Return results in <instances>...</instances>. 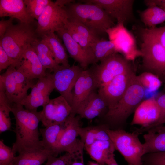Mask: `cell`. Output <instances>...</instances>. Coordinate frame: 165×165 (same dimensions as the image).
Instances as JSON below:
<instances>
[{"label": "cell", "mask_w": 165, "mask_h": 165, "mask_svg": "<svg viewBox=\"0 0 165 165\" xmlns=\"http://www.w3.org/2000/svg\"><path fill=\"white\" fill-rule=\"evenodd\" d=\"M83 70L78 65L69 67L59 65L50 76L55 89L66 100L71 107L73 92L75 82Z\"/></svg>", "instance_id": "8fae6325"}, {"label": "cell", "mask_w": 165, "mask_h": 165, "mask_svg": "<svg viewBox=\"0 0 165 165\" xmlns=\"http://www.w3.org/2000/svg\"><path fill=\"white\" fill-rule=\"evenodd\" d=\"M138 78L144 88L149 91L153 92L157 90L161 86L162 81L157 76L151 73L144 72Z\"/></svg>", "instance_id": "1f68e13d"}, {"label": "cell", "mask_w": 165, "mask_h": 165, "mask_svg": "<svg viewBox=\"0 0 165 165\" xmlns=\"http://www.w3.org/2000/svg\"><path fill=\"white\" fill-rule=\"evenodd\" d=\"M64 127V122L54 123L39 130L43 148L50 152L53 156L55 157V152L58 140Z\"/></svg>", "instance_id": "d4e9b609"}, {"label": "cell", "mask_w": 165, "mask_h": 165, "mask_svg": "<svg viewBox=\"0 0 165 165\" xmlns=\"http://www.w3.org/2000/svg\"><path fill=\"white\" fill-rule=\"evenodd\" d=\"M49 48L57 64L69 67L68 55L59 37L55 33L43 35L40 37Z\"/></svg>", "instance_id": "484cf974"}, {"label": "cell", "mask_w": 165, "mask_h": 165, "mask_svg": "<svg viewBox=\"0 0 165 165\" xmlns=\"http://www.w3.org/2000/svg\"><path fill=\"white\" fill-rule=\"evenodd\" d=\"M71 154H65L59 157L52 156L47 160L45 165H68Z\"/></svg>", "instance_id": "74e56055"}, {"label": "cell", "mask_w": 165, "mask_h": 165, "mask_svg": "<svg viewBox=\"0 0 165 165\" xmlns=\"http://www.w3.org/2000/svg\"><path fill=\"white\" fill-rule=\"evenodd\" d=\"M75 115L71 113L64 122L65 126L56 148L55 157L64 152L73 154L83 150L84 148L83 143L77 138L79 136L80 117Z\"/></svg>", "instance_id": "7c38bea8"}, {"label": "cell", "mask_w": 165, "mask_h": 165, "mask_svg": "<svg viewBox=\"0 0 165 165\" xmlns=\"http://www.w3.org/2000/svg\"><path fill=\"white\" fill-rule=\"evenodd\" d=\"M160 118V110L156 98L153 96L143 101L134 112L131 125L141 126L134 131L140 134L147 130L158 126Z\"/></svg>", "instance_id": "4fadbf2b"}, {"label": "cell", "mask_w": 165, "mask_h": 165, "mask_svg": "<svg viewBox=\"0 0 165 165\" xmlns=\"http://www.w3.org/2000/svg\"></svg>", "instance_id": "f907efd6"}, {"label": "cell", "mask_w": 165, "mask_h": 165, "mask_svg": "<svg viewBox=\"0 0 165 165\" xmlns=\"http://www.w3.org/2000/svg\"><path fill=\"white\" fill-rule=\"evenodd\" d=\"M90 51L93 64L101 61L114 53H118L111 41L101 38L91 45Z\"/></svg>", "instance_id": "f1b7e54d"}, {"label": "cell", "mask_w": 165, "mask_h": 165, "mask_svg": "<svg viewBox=\"0 0 165 165\" xmlns=\"http://www.w3.org/2000/svg\"><path fill=\"white\" fill-rule=\"evenodd\" d=\"M14 18H10L8 20H2L0 21V38H2L5 34L7 30L13 24Z\"/></svg>", "instance_id": "b9f144b4"}, {"label": "cell", "mask_w": 165, "mask_h": 165, "mask_svg": "<svg viewBox=\"0 0 165 165\" xmlns=\"http://www.w3.org/2000/svg\"><path fill=\"white\" fill-rule=\"evenodd\" d=\"M101 126H97L85 127H80L79 135L83 143L84 148L99 139Z\"/></svg>", "instance_id": "4dcf8cb0"}, {"label": "cell", "mask_w": 165, "mask_h": 165, "mask_svg": "<svg viewBox=\"0 0 165 165\" xmlns=\"http://www.w3.org/2000/svg\"><path fill=\"white\" fill-rule=\"evenodd\" d=\"M148 131H152L155 132H165V125H161L155 127H152L147 130L145 132Z\"/></svg>", "instance_id": "f6af8a7d"}, {"label": "cell", "mask_w": 165, "mask_h": 165, "mask_svg": "<svg viewBox=\"0 0 165 165\" xmlns=\"http://www.w3.org/2000/svg\"><path fill=\"white\" fill-rule=\"evenodd\" d=\"M54 89L50 73H48L46 76L38 79L32 87L31 93L20 104L26 109L37 111L38 107H43L48 103L50 94Z\"/></svg>", "instance_id": "2e32d148"}, {"label": "cell", "mask_w": 165, "mask_h": 165, "mask_svg": "<svg viewBox=\"0 0 165 165\" xmlns=\"http://www.w3.org/2000/svg\"><path fill=\"white\" fill-rule=\"evenodd\" d=\"M83 151L71 154L68 165H84Z\"/></svg>", "instance_id": "60d3db41"}, {"label": "cell", "mask_w": 165, "mask_h": 165, "mask_svg": "<svg viewBox=\"0 0 165 165\" xmlns=\"http://www.w3.org/2000/svg\"><path fill=\"white\" fill-rule=\"evenodd\" d=\"M69 19L65 7H61L51 1L39 17L36 31L39 37L57 32L64 28Z\"/></svg>", "instance_id": "9c48e42d"}, {"label": "cell", "mask_w": 165, "mask_h": 165, "mask_svg": "<svg viewBox=\"0 0 165 165\" xmlns=\"http://www.w3.org/2000/svg\"><path fill=\"white\" fill-rule=\"evenodd\" d=\"M15 68L31 80L44 77L48 73L31 45L26 50L22 61Z\"/></svg>", "instance_id": "d6986e66"}, {"label": "cell", "mask_w": 165, "mask_h": 165, "mask_svg": "<svg viewBox=\"0 0 165 165\" xmlns=\"http://www.w3.org/2000/svg\"><path fill=\"white\" fill-rule=\"evenodd\" d=\"M134 70L130 61L114 53L101 61L92 71L97 88L107 84L117 76Z\"/></svg>", "instance_id": "ba28073f"}, {"label": "cell", "mask_w": 165, "mask_h": 165, "mask_svg": "<svg viewBox=\"0 0 165 165\" xmlns=\"http://www.w3.org/2000/svg\"><path fill=\"white\" fill-rule=\"evenodd\" d=\"M142 42L141 68L143 72L152 73L164 82L165 48L156 39L140 32Z\"/></svg>", "instance_id": "8992f818"}, {"label": "cell", "mask_w": 165, "mask_h": 165, "mask_svg": "<svg viewBox=\"0 0 165 165\" xmlns=\"http://www.w3.org/2000/svg\"><path fill=\"white\" fill-rule=\"evenodd\" d=\"M108 108L103 98L94 91L88 97L78 110L76 114L80 118L91 119L100 115Z\"/></svg>", "instance_id": "7402d4cb"}, {"label": "cell", "mask_w": 165, "mask_h": 165, "mask_svg": "<svg viewBox=\"0 0 165 165\" xmlns=\"http://www.w3.org/2000/svg\"><path fill=\"white\" fill-rule=\"evenodd\" d=\"M86 3L95 4L103 9L118 24L124 25L134 21L133 12L134 0H86Z\"/></svg>", "instance_id": "9a60e30c"}, {"label": "cell", "mask_w": 165, "mask_h": 165, "mask_svg": "<svg viewBox=\"0 0 165 165\" xmlns=\"http://www.w3.org/2000/svg\"><path fill=\"white\" fill-rule=\"evenodd\" d=\"M11 105L3 91L0 89V133L10 129L11 127L10 112H11Z\"/></svg>", "instance_id": "f546056e"}, {"label": "cell", "mask_w": 165, "mask_h": 165, "mask_svg": "<svg viewBox=\"0 0 165 165\" xmlns=\"http://www.w3.org/2000/svg\"><path fill=\"white\" fill-rule=\"evenodd\" d=\"M96 88L92 71L83 70L78 77L73 88L71 105L72 113L76 114L79 108Z\"/></svg>", "instance_id": "ac0fdd59"}, {"label": "cell", "mask_w": 165, "mask_h": 165, "mask_svg": "<svg viewBox=\"0 0 165 165\" xmlns=\"http://www.w3.org/2000/svg\"><path fill=\"white\" fill-rule=\"evenodd\" d=\"M69 20L79 22L98 36L106 33L114 26L113 19L102 8L95 4L72 2L65 7Z\"/></svg>", "instance_id": "3957f363"}, {"label": "cell", "mask_w": 165, "mask_h": 165, "mask_svg": "<svg viewBox=\"0 0 165 165\" xmlns=\"http://www.w3.org/2000/svg\"><path fill=\"white\" fill-rule=\"evenodd\" d=\"M145 89L136 75L125 94L112 108L105 114L107 119L115 124L123 125L143 101Z\"/></svg>", "instance_id": "277c9868"}, {"label": "cell", "mask_w": 165, "mask_h": 165, "mask_svg": "<svg viewBox=\"0 0 165 165\" xmlns=\"http://www.w3.org/2000/svg\"><path fill=\"white\" fill-rule=\"evenodd\" d=\"M72 112V108L66 100L60 95L50 99L41 111V120L46 127L54 123H64Z\"/></svg>", "instance_id": "e0dca14e"}, {"label": "cell", "mask_w": 165, "mask_h": 165, "mask_svg": "<svg viewBox=\"0 0 165 165\" xmlns=\"http://www.w3.org/2000/svg\"><path fill=\"white\" fill-rule=\"evenodd\" d=\"M107 165H118L115 158L114 156L112 157L107 162Z\"/></svg>", "instance_id": "bcb514c9"}, {"label": "cell", "mask_w": 165, "mask_h": 165, "mask_svg": "<svg viewBox=\"0 0 165 165\" xmlns=\"http://www.w3.org/2000/svg\"><path fill=\"white\" fill-rule=\"evenodd\" d=\"M33 24H13L0 38V44L10 58L11 66L16 67L20 64L26 50L38 38L36 28Z\"/></svg>", "instance_id": "7a4b0ae2"}, {"label": "cell", "mask_w": 165, "mask_h": 165, "mask_svg": "<svg viewBox=\"0 0 165 165\" xmlns=\"http://www.w3.org/2000/svg\"><path fill=\"white\" fill-rule=\"evenodd\" d=\"M44 68L53 72L59 65L56 63L48 47L41 39H36L31 44Z\"/></svg>", "instance_id": "83f0119b"}, {"label": "cell", "mask_w": 165, "mask_h": 165, "mask_svg": "<svg viewBox=\"0 0 165 165\" xmlns=\"http://www.w3.org/2000/svg\"><path fill=\"white\" fill-rule=\"evenodd\" d=\"M18 153L9 165H42L53 156L50 152L44 148Z\"/></svg>", "instance_id": "cb8c5ba5"}, {"label": "cell", "mask_w": 165, "mask_h": 165, "mask_svg": "<svg viewBox=\"0 0 165 165\" xmlns=\"http://www.w3.org/2000/svg\"><path fill=\"white\" fill-rule=\"evenodd\" d=\"M15 155L12 148L6 145L3 141H0V165H9L13 160Z\"/></svg>", "instance_id": "8d00e7d4"}, {"label": "cell", "mask_w": 165, "mask_h": 165, "mask_svg": "<svg viewBox=\"0 0 165 165\" xmlns=\"http://www.w3.org/2000/svg\"><path fill=\"white\" fill-rule=\"evenodd\" d=\"M11 109L16 121V139L12 148L14 154L44 148L38 130L41 111L28 110L20 104H12Z\"/></svg>", "instance_id": "6da1fadb"}, {"label": "cell", "mask_w": 165, "mask_h": 165, "mask_svg": "<svg viewBox=\"0 0 165 165\" xmlns=\"http://www.w3.org/2000/svg\"><path fill=\"white\" fill-rule=\"evenodd\" d=\"M164 123H165V122H164Z\"/></svg>", "instance_id": "681fc988"}, {"label": "cell", "mask_w": 165, "mask_h": 165, "mask_svg": "<svg viewBox=\"0 0 165 165\" xmlns=\"http://www.w3.org/2000/svg\"><path fill=\"white\" fill-rule=\"evenodd\" d=\"M56 32L63 40L70 56L82 68H85L93 64L89 53L72 38L65 28Z\"/></svg>", "instance_id": "44dd1931"}, {"label": "cell", "mask_w": 165, "mask_h": 165, "mask_svg": "<svg viewBox=\"0 0 165 165\" xmlns=\"http://www.w3.org/2000/svg\"><path fill=\"white\" fill-rule=\"evenodd\" d=\"M109 40L115 45L118 53L131 61L142 56V53L137 47L133 35L122 24H118L106 31Z\"/></svg>", "instance_id": "30bf717a"}, {"label": "cell", "mask_w": 165, "mask_h": 165, "mask_svg": "<svg viewBox=\"0 0 165 165\" xmlns=\"http://www.w3.org/2000/svg\"><path fill=\"white\" fill-rule=\"evenodd\" d=\"M85 148L90 157L101 165L106 164L110 158L114 156L115 150L111 139L96 140Z\"/></svg>", "instance_id": "603a6c76"}, {"label": "cell", "mask_w": 165, "mask_h": 165, "mask_svg": "<svg viewBox=\"0 0 165 165\" xmlns=\"http://www.w3.org/2000/svg\"><path fill=\"white\" fill-rule=\"evenodd\" d=\"M160 110V118L159 126L163 125L165 121V93H161L156 98Z\"/></svg>", "instance_id": "f35d334b"}, {"label": "cell", "mask_w": 165, "mask_h": 165, "mask_svg": "<svg viewBox=\"0 0 165 165\" xmlns=\"http://www.w3.org/2000/svg\"><path fill=\"white\" fill-rule=\"evenodd\" d=\"M115 150L118 151L127 162L128 165H142L141 158L144 155L143 143L140 141V134L132 133L122 129L107 130Z\"/></svg>", "instance_id": "5b68a950"}, {"label": "cell", "mask_w": 165, "mask_h": 165, "mask_svg": "<svg viewBox=\"0 0 165 165\" xmlns=\"http://www.w3.org/2000/svg\"><path fill=\"white\" fill-rule=\"evenodd\" d=\"M139 31L156 39L165 48V26L152 28H139Z\"/></svg>", "instance_id": "d590c367"}, {"label": "cell", "mask_w": 165, "mask_h": 165, "mask_svg": "<svg viewBox=\"0 0 165 165\" xmlns=\"http://www.w3.org/2000/svg\"><path fill=\"white\" fill-rule=\"evenodd\" d=\"M0 17L17 19L20 22L26 24H33L34 21L23 0H0Z\"/></svg>", "instance_id": "ffe728a7"}, {"label": "cell", "mask_w": 165, "mask_h": 165, "mask_svg": "<svg viewBox=\"0 0 165 165\" xmlns=\"http://www.w3.org/2000/svg\"><path fill=\"white\" fill-rule=\"evenodd\" d=\"M27 10L33 19L38 20L46 6L51 0H24Z\"/></svg>", "instance_id": "d6a6232c"}, {"label": "cell", "mask_w": 165, "mask_h": 165, "mask_svg": "<svg viewBox=\"0 0 165 165\" xmlns=\"http://www.w3.org/2000/svg\"><path fill=\"white\" fill-rule=\"evenodd\" d=\"M144 2L146 6L150 4L156 5L162 9L165 12V0H147Z\"/></svg>", "instance_id": "7bdbcfd3"}, {"label": "cell", "mask_w": 165, "mask_h": 165, "mask_svg": "<svg viewBox=\"0 0 165 165\" xmlns=\"http://www.w3.org/2000/svg\"><path fill=\"white\" fill-rule=\"evenodd\" d=\"M143 11H138L141 21L148 28L156 27L165 21V12L161 8L154 4L147 6Z\"/></svg>", "instance_id": "4316f807"}, {"label": "cell", "mask_w": 165, "mask_h": 165, "mask_svg": "<svg viewBox=\"0 0 165 165\" xmlns=\"http://www.w3.org/2000/svg\"><path fill=\"white\" fill-rule=\"evenodd\" d=\"M12 65L9 57L0 44V72Z\"/></svg>", "instance_id": "ab89813d"}, {"label": "cell", "mask_w": 165, "mask_h": 165, "mask_svg": "<svg viewBox=\"0 0 165 165\" xmlns=\"http://www.w3.org/2000/svg\"><path fill=\"white\" fill-rule=\"evenodd\" d=\"M88 165H101L97 162H94L90 161Z\"/></svg>", "instance_id": "7dc6e473"}, {"label": "cell", "mask_w": 165, "mask_h": 165, "mask_svg": "<svg viewBox=\"0 0 165 165\" xmlns=\"http://www.w3.org/2000/svg\"><path fill=\"white\" fill-rule=\"evenodd\" d=\"M141 160L142 165H165V152L145 154Z\"/></svg>", "instance_id": "e575fe53"}, {"label": "cell", "mask_w": 165, "mask_h": 165, "mask_svg": "<svg viewBox=\"0 0 165 165\" xmlns=\"http://www.w3.org/2000/svg\"><path fill=\"white\" fill-rule=\"evenodd\" d=\"M164 84L163 88V89L162 92L163 93H165V79H164Z\"/></svg>", "instance_id": "c3c4849f"}, {"label": "cell", "mask_w": 165, "mask_h": 165, "mask_svg": "<svg viewBox=\"0 0 165 165\" xmlns=\"http://www.w3.org/2000/svg\"><path fill=\"white\" fill-rule=\"evenodd\" d=\"M134 70L119 75L99 88L98 93L105 101L108 110L114 108L123 96L136 76Z\"/></svg>", "instance_id": "5bb4252c"}, {"label": "cell", "mask_w": 165, "mask_h": 165, "mask_svg": "<svg viewBox=\"0 0 165 165\" xmlns=\"http://www.w3.org/2000/svg\"><path fill=\"white\" fill-rule=\"evenodd\" d=\"M74 1L72 0H57L55 2L61 7H65L70 3L74 2Z\"/></svg>", "instance_id": "ee69618b"}, {"label": "cell", "mask_w": 165, "mask_h": 165, "mask_svg": "<svg viewBox=\"0 0 165 165\" xmlns=\"http://www.w3.org/2000/svg\"><path fill=\"white\" fill-rule=\"evenodd\" d=\"M149 143L154 152H165V132L152 134L149 138Z\"/></svg>", "instance_id": "836d02e7"}, {"label": "cell", "mask_w": 165, "mask_h": 165, "mask_svg": "<svg viewBox=\"0 0 165 165\" xmlns=\"http://www.w3.org/2000/svg\"><path fill=\"white\" fill-rule=\"evenodd\" d=\"M34 84L15 67L10 66L0 75V89L4 92L9 102L20 104L28 96V91Z\"/></svg>", "instance_id": "52a82bcc"}]
</instances>
